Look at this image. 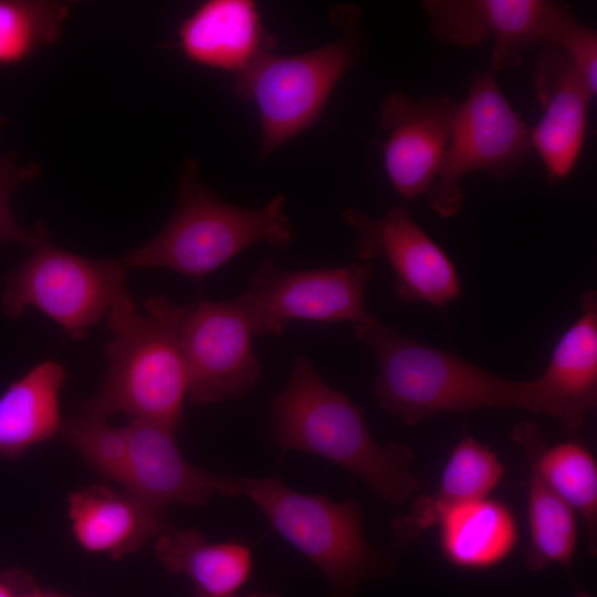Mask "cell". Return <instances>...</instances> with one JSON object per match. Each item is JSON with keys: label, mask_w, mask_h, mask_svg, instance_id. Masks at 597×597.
Here are the masks:
<instances>
[{"label": "cell", "mask_w": 597, "mask_h": 597, "mask_svg": "<svg viewBox=\"0 0 597 597\" xmlns=\"http://www.w3.org/2000/svg\"><path fill=\"white\" fill-rule=\"evenodd\" d=\"M268 423L273 443L283 452L332 461L363 479L387 504L400 505L421 490L409 446L378 444L363 409L326 384L304 355L295 357L286 385L272 399Z\"/></svg>", "instance_id": "obj_1"}, {"label": "cell", "mask_w": 597, "mask_h": 597, "mask_svg": "<svg viewBox=\"0 0 597 597\" xmlns=\"http://www.w3.org/2000/svg\"><path fill=\"white\" fill-rule=\"evenodd\" d=\"M375 354L379 406L408 426L444 412L515 408L542 412L536 380H512L409 338L373 313L352 324Z\"/></svg>", "instance_id": "obj_2"}, {"label": "cell", "mask_w": 597, "mask_h": 597, "mask_svg": "<svg viewBox=\"0 0 597 597\" xmlns=\"http://www.w3.org/2000/svg\"><path fill=\"white\" fill-rule=\"evenodd\" d=\"M192 307L153 296L139 313L129 294L117 301L107 317L109 366L82 412L106 419L123 413L177 431L187 396L182 329Z\"/></svg>", "instance_id": "obj_3"}, {"label": "cell", "mask_w": 597, "mask_h": 597, "mask_svg": "<svg viewBox=\"0 0 597 597\" xmlns=\"http://www.w3.org/2000/svg\"><path fill=\"white\" fill-rule=\"evenodd\" d=\"M292 241L293 228L283 195L261 208L234 206L200 181L197 165L189 159L171 217L150 241L129 251L123 262L126 268H166L199 282L255 243L284 250Z\"/></svg>", "instance_id": "obj_4"}, {"label": "cell", "mask_w": 597, "mask_h": 597, "mask_svg": "<svg viewBox=\"0 0 597 597\" xmlns=\"http://www.w3.org/2000/svg\"><path fill=\"white\" fill-rule=\"evenodd\" d=\"M242 486L272 528L325 576L329 597H352L365 583L392 573L395 555L368 542L357 501L297 492L277 476L245 478Z\"/></svg>", "instance_id": "obj_5"}, {"label": "cell", "mask_w": 597, "mask_h": 597, "mask_svg": "<svg viewBox=\"0 0 597 597\" xmlns=\"http://www.w3.org/2000/svg\"><path fill=\"white\" fill-rule=\"evenodd\" d=\"M4 279L1 305L11 318L36 308L74 339H83L128 293L123 260L83 256L56 247L49 233Z\"/></svg>", "instance_id": "obj_6"}, {"label": "cell", "mask_w": 597, "mask_h": 597, "mask_svg": "<svg viewBox=\"0 0 597 597\" xmlns=\"http://www.w3.org/2000/svg\"><path fill=\"white\" fill-rule=\"evenodd\" d=\"M358 53L356 39L343 36L296 55L264 52L235 74L234 92L258 108L261 160L317 122Z\"/></svg>", "instance_id": "obj_7"}, {"label": "cell", "mask_w": 597, "mask_h": 597, "mask_svg": "<svg viewBox=\"0 0 597 597\" xmlns=\"http://www.w3.org/2000/svg\"><path fill=\"white\" fill-rule=\"evenodd\" d=\"M495 75L490 69L474 71L468 95L459 103L441 169L428 193L441 218L463 207L460 182L467 175L486 171L507 179L533 153L531 127L514 111Z\"/></svg>", "instance_id": "obj_8"}, {"label": "cell", "mask_w": 597, "mask_h": 597, "mask_svg": "<svg viewBox=\"0 0 597 597\" xmlns=\"http://www.w3.org/2000/svg\"><path fill=\"white\" fill-rule=\"evenodd\" d=\"M373 273L371 262L293 271L269 256L253 272L250 287L233 301L258 337L280 336L296 320L354 324L369 313L365 300Z\"/></svg>", "instance_id": "obj_9"}, {"label": "cell", "mask_w": 597, "mask_h": 597, "mask_svg": "<svg viewBox=\"0 0 597 597\" xmlns=\"http://www.w3.org/2000/svg\"><path fill=\"white\" fill-rule=\"evenodd\" d=\"M252 336L247 316L233 300H201L193 305L182 329L190 402L219 404L250 392L261 375Z\"/></svg>", "instance_id": "obj_10"}, {"label": "cell", "mask_w": 597, "mask_h": 597, "mask_svg": "<svg viewBox=\"0 0 597 597\" xmlns=\"http://www.w3.org/2000/svg\"><path fill=\"white\" fill-rule=\"evenodd\" d=\"M432 33L441 41L469 48L493 40L490 70L519 66L523 54L551 43L567 4L547 0H426Z\"/></svg>", "instance_id": "obj_11"}, {"label": "cell", "mask_w": 597, "mask_h": 597, "mask_svg": "<svg viewBox=\"0 0 597 597\" xmlns=\"http://www.w3.org/2000/svg\"><path fill=\"white\" fill-rule=\"evenodd\" d=\"M343 217L358 232V258L363 262L385 258L395 274V292L404 302L442 307L461 295L454 264L402 206L378 218L348 208Z\"/></svg>", "instance_id": "obj_12"}, {"label": "cell", "mask_w": 597, "mask_h": 597, "mask_svg": "<svg viewBox=\"0 0 597 597\" xmlns=\"http://www.w3.org/2000/svg\"><path fill=\"white\" fill-rule=\"evenodd\" d=\"M459 103L448 96L415 100L401 91L383 101L380 124L388 133L384 166L402 198L413 200L433 187Z\"/></svg>", "instance_id": "obj_13"}, {"label": "cell", "mask_w": 597, "mask_h": 597, "mask_svg": "<svg viewBox=\"0 0 597 597\" xmlns=\"http://www.w3.org/2000/svg\"><path fill=\"white\" fill-rule=\"evenodd\" d=\"M126 428L128 459L121 485L147 503L166 511L174 503L203 505L214 495L243 492L239 476L189 463L179 450L175 430L140 419H130Z\"/></svg>", "instance_id": "obj_14"}, {"label": "cell", "mask_w": 597, "mask_h": 597, "mask_svg": "<svg viewBox=\"0 0 597 597\" xmlns=\"http://www.w3.org/2000/svg\"><path fill=\"white\" fill-rule=\"evenodd\" d=\"M542 116L531 127V143L557 185L575 168L585 143L588 105L595 96L569 56L555 44H544L534 71Z\"/></svg>", "instance_id": "obj_15"}, {"label": "cell", "mask_w": 597, "mask_h": 597, "mask_svg": "<svg viewBox=\"0 0 597 597\" xmlns=\"http://www.w3.org/2000/svg\"><path fill=\"white\" fill-rule=\"evenodd\" d=\"M67 516L76 544L85 552L121 559L172 526L166 511L128 490L94 484L67 494Z\"/></svg>", "instance_id": "obj_16"}, {"label": "cell", "mask_w": 597, "mask_h": 597, "mask_svg": "<svg viewBox=\"0 0 597 597\" xmlns=\"http://www.w3.org/2000/svg\"><path fill=\"white\" fill-rule=\"evenodd\" d=\"M579 317L557 342L544 373L536 378L542 412L569 433L583 426L597 405V293L580 300Z\"/></svg>", "instance_id": "obj_17"}, {"label": "cell", "mask_w": 597, "mask_h": 597, "mask_svg": "<svg viewBox=\"0 0 597 597\" xmlns=\"http://www.w3.org/2000/svg\"><path fill=\"white\" fill-rule=\"evenodd\" d=\"M182 54L201 66L235 74L273 46L258 7L250 0H209L179 25Z\"/></svg>", "instance_id": "obj_18"}, {"label": "cell", "mask_w": 597, "mask_h": 597, "mask_svg": "<svg viewBox=\"0 0 597 597\" xmlns=\"http://www.w3.org/2000/svg\"><path fill=\"white\" fill-rule=\"evenodd\" d=\"M504 465L496 452L471 436H464L452 449L438 488L427 495L415 496L409 513L391 521L394 555L408 547L440 517L461 503L489 496L499 485Z\"/></svg>", "instance_id": "obj_19"}, {"label": "cell", "mask_w": 597, "mask_h": 597, "mask_svg": "<svg viewBox=\"0 0 597 597\" xmlns=\"http://www.w3.org/2000/svg\"><path fill=\"white\" fill-rule=\"evenodd\" d=\"M512 440L525 453L528 462L527 522L530 544L526 566L541 572L553 565L573 567L578 541L575 511L553 490L541 474L536 458L544 441L538 427L521 421L512 430Z\"/></svg>", "instance_id": "obj_20"}, {"label": "cell", "mask_w": 597, "mask_h": 597, "mask_svg": "<svg viewBox=\"0 0 597 597\" xmlns=\"http://www.w3.org/2000/svg\"><path fill=\"white\" fill-rule=\"evenodd\" d=\"M436 526L442 557L462 570L483 572L501 565L519 541L514 512L489 496L449 509Z\"/></svg>", "instance_id": "obj_21"}, {"label": "cell", "mask_w": 597, "mask_h": 597, "mask_svg": "<svg viewBox=\"0 0 597 597\" xmlns=\"http://www.w3.org/2000/svg\"><path fill=\"white\" fill-rule=\"evenodd\" d=\"M64 367L46 359L12 381L0 395V455L18 458L62 432L60 392Z\"/></svg>", "instance_id": "obj_22"}, {"label": "cell", "mask_w": 597, "mask_h": 597, "mask_svg": "<svg viewBox=\"0 0 597 597\" xmlns=\"http://www.w3.org/2000/svg\"><path fill=\"white\" fill-rule=\"evenodd\" d=\"M155 552L168 572L190 579L193 597H235L253 568L247 545L235 541L210 543L196 530L169 528L156 538Z\"/></svg>", "instance_id": "obj_23"}, {"label": "cell", "mask_w": 597, "mask_h": 597, "mask_svg": "<svg viewBox=\"0 0 597 597\" xmlns=\"http://www.w3.org/2000/svg\"><path fill=\"white\" fill-rule=\"evenodd\" d=\"M537 467L553 490L585 523L591 555L597 551V463L589 449L572 440L547 447L541 443Z\"/></svg>", "instance_id": "obj_24"}, {"label": "cell", "mask_w": 597, "mask_h": 597, "mask_svg": "<svg viewBox=\"0 0 597 597\" xmlns=\"http://www.w3.org/2000/svg\"><path fill=\"white\" fill-rule=\"evenodd\" d=\"M69 12V4L55 1L0 0V66L57 42Z\"/></svg>", "instance_id": "obj_25"}, {"label": "cell", "mask_w": 597, "mask_h": 597, "mask_svg": "<svg viewBox=\"0 0 597 597\" xmlns=\"http://www.w3.org/2000/svg\"><path fill=\"white\" fill-rule=\"evenodd\" d=\"M61 433L102 476L123 483L128 459L126 426H113L106 418L81 412L64 421Z\"/></svg>", "instance_id": "obj_26"}, {"label": "cell", "mask_w": 597, "mask_h": 597, "mask_svg": "<svg viewBox=\"0 0 597 597\" xmlns=\"http://www.w3.org/2000/svg\"><path fill=\"white\" fill-rule=\"evenodd\" d=\"M2 119L0 118V128ZM39 172L36 165L19 166L9 156H0V243L17 242L32 249L49 231L43 224L33 230L22 228L9 206L10 195L22 184L32 180Z\"/></svg>", "instance_id": "obj_27"}, {"label": "cell", "mask_w": 597, "mask_h": 597, "mask_svg": "<svg viewBox=\"0 0 597 597\" xmlns=\"http://www.w3.org/2000/svg\"><path fill=\"white\" fill-rule=\"evenodd\" d=\"M22 597H63V596L57 595L55 593L39 590L36 588H30L25 590Z\"/></svg>", "instance_id": "obj_28"}, {"label": "cell", "mask_w": 597, "mask_h": 597, "mask_svg": "<svg viewBox=\"0 0 597 597\" xmlns=\"http://www.w3.org/2000/svg\"><path fill=\"white\" fill-rule=\"evenodd\" d=\"M0 597H22V595L19 596L12 587L3 580H0Z\"/></svg>", "instance_id": "obj_29"}, {"label": "cell", "mask_w": 597, "mask_h": 597, "mask_svg": "<svg viewBox=\"0 0 597 597\" xmlns=\"http://www.w3.org/2000/svg\"><path fill=\"white\" fill-rule=\"evenodd\" d=\"M235 597H239V596H235ZM244 597H280V596L275 594H270V593H253Z\"/></svg>", "instance_id": "obj_30"}, {"label": "cell", "mask_w": 597, "mask_h": 597, "mask_svg": "<svg viewBox=\"0 0 597 597\" xmlns=\"http://www.w3.org/2000/svg\"><path fill=\"white\" fill-rule=\"evenodd\" d=\"M575 597H595L586 591H578Z\"/></svg>", "instance_id": "obj_31"}]
</instances>
